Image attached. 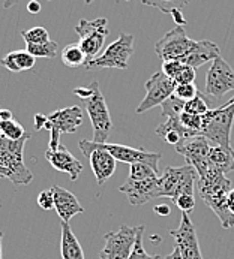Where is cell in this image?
<instances>
[{
    "label": "cell",
    "mask_w": 234,
    "mask_h": 259,
    "mask_svg": "<svg viewBox=\"0 0 234 259\" xmlns=\"http://www.w3.org/2000/svg\"><path fill=\"white\" fill-rule=\"evenodd\" d=\"M51 190H53V196H54V210H56L57 216L62 219V222L69 223V221L74 216L84 213L83 205L78 202V198L72 192L57 185L53 186Z\"/></svg>",
    "instance_id": "19"
},
{
    "label": "cell",
    "mask_w": 234,
    "mask_h": 259,
    "mask_svg": "<svg viewBox=\"0 0 234 259\" xmlns=\"http://www.w3.org/2000/svg\"><path fill=\"white\" fill-rule=\"evenodd\" d=\"M33 123H35V129L36 131L44 129L45 124H47V115L45 114H36L35 118H33Z\"/></svg>",
    "instance_id": "40"
},
{
    "label": "cell",
    "mask_w": 234,
    "mask_h": 259,
    "mask_svg": "<svg viewBox=\"0 0 234 259\" xmlns=\"http://www.w3.org/2000/svg\"><path fill=\"white\" fill-rule=\"evenodd\" d=\"M234 123V98L225 105L210 110L203 115L200 135L213 146L231 147V129Z\"/></svg>",
    "instance_id": "3"
},
{
    "label": "cell",
    "mask_w": 234,
    "mask_h": 259,
    "mask_svg": "<svg viewBox=\"0 0 234 259\" xmlns=\"http://www.w3.org/2000/svg\"><path fill=\"white\" fill-rule=\"evenodd\" d=\"M158 179L149 180H131L126 179V182L119 187L122 193L126 195L131 205H143L158 196Z\"/></svg>",
    "instance_id": "17"
},
{
    "label": "cell",
    "mask_w": 234,
    "mask_h": 259,
    "mask_svg": "<svg viewBox=\"0 0 234 259\" xmlns=\"http://www.w3.org/2000/svg\"><path fill=\"white\" fill-rule=\"evenodd\" d=\"M210 147L212 143L209 140H206L201 135H195L185 140L182 144L176 146V151L185 157L188 165L194 166L198 176H203L212 166V162L209 159Z\"/></svg>",
    "instance_id": "13"
},
{
    "label": "cell",
    "mask_w": 234,
    "mask_h": 259,
    "mask_svg": "<svg viewBox=\"0 0 234 259\" xmlns=\"http://www.w3.org/2000/svg\"><path fill=\"white\" fill-rule=\"evenodd\" d=\"M29 138V132L18 141H11L0 135V179H8L15 186H26L33 180L23 157L24 146Z\"/></svg>",
    "instance_id": "2"
},
{
    "label": "cell",
    "mask_w": 234,
    "mask_h": 259,
    "mask_svg": "<svg viewBox=\"0 0 234 259\" xmlns=\"http://www.w3.org/2000/svg\"><path fill=\"white\" fill-rule=\"evenodd\" d=\"M126 2H129V0H126Z\"/></svg>",
    "instance_id": "50"
},
{
    "label": "cell",
    "mask_w": 234,
    "mask_h": 259,
    "mask_svg": "<svg viewBox=\"0 0 234 259\" xmlns=\"http://www.w3.org/2000/svg\"><path fill=\"white\" fill-rule=\"evenodd\" d=\"M36 57H33L27 50H15L8 53L3 59H0V65L6 68L9 72H24L33 69Z\"/></svg>",
    "instance_id": "21"
},
{
    "label": "cell",
    "mask_w": 234,
    "mask_h": 259,
    "mask_svg": "<svg viewBox=\"0 0 234 259\" xmlns=\"http://www.w3.org/2000/svg\"><path fill=\"white\" fill-rule=\"evenodd\" d=\"M27 11H29L30 14H38L39 11H41V5H39L38 0H30V2L27 3Z\"/></svg>",
    "instance_id": "43"
},
{
    "label": "cell",
    "mask_w": 234,
    "mask_h": 259,
    "mask_svg": "<svg viewBox=\"0 0 234 259\" xmlns=\"http://www.w3.org/2000/svg\"><path fill=\"white\" fill-rule=\"evenodd\" d=\"M92 92H93V89H92V84H90V85H87V87H75V89H74V95H75V96H78L81 101L87 99V98L92 95Z\"/></svg>",
    "instance_id": "39"
},
{
    "label": "cell",
    "mask_w": 234,
    "mask_h": 259,
    "mask_svg": "<svg viewBox=\"0 0 234 259\" xmlns=\"http://www.w3.org/2000/svg\"><path fill=\"white\" fill-rule=\"evenodd\" d=\"M83 124V110L74 105L62 108L47 115V124L44 129L56 134H74Z\"/></svg>",
    "instance_id": "16"
},
{
    "label": "cell",
    "mask_w": 234,
    "mask_h": 259,
    "mask_svg": "<svg viewBox=\"0 0 234 259\" xmlns=\"http://www.w3.org/2000/svg\"><path fill=\"white\" fill-rule=\"evenodd\" d=\"M134 35L120 33L113 44H110L105 51L98 56L96 59L87 62L84 66L87 71H98V69H128V62L134 54Z\"/></svg>",
    "instance_id": "6"
},
{
    "label": "cell",
    "mask_w": 234,
    "mask_h": 259,
    "mask_svg": "<svg viewBox=\"0 0 234 259\" xmlns=\"http://www.w3.org/2000/svg\"><path fill=\"white\" fill-rule=\"evenodd\" d=\"M144 87H146V96L141 101V104L137 107L135 110L137 114H143L158 105H162L171 95H174L177 84L174 82V79L168 78L162 71H159L146 81Z\"/></svg>",
    "instance_id": "12"
},
{
    "label": "cell",
    "mask_w": 234,
    "mask_h": 259,
    "mask_svg": "<svg viewBox=\"0 0 234 259\" xmlns=\"http://www.w3.org/2000/svg\"><path fill=\"white\" fill-rule=\"evenodd\" d=\"M0 135L11 140V141H18L27 135L26 129L14 118L11 120H3L0 121Z\"/></svg>",
    "instance_id": "25"
},
{
    "label": "cell",
    "mask_w": 234,
    "mask_h": 259,
    "mask_svg": "<svg viewBox=\"0 0 234 259\" xmlns=\"http://www.w3.org/2000/svg\"><path fill=\"white\" fill-rule=\"evenodd\" d=\"M156 177H159L158 172L147 163L138 162V163L129 165V177L128 179H131V180H149V179H156Z\"/></svg>",
    "instance_id": "28"
},
{
    "label": "cell",
    "mask_w": 234,
    "mask_h": 259,
    "mask_svg": "<svg viewBox=\"0 0 234 259\" xmlns=\"http://www.w3.org/2000/svg\"><path fill=\"white\" fill-rule=\"evenodd\" d=\"M173 202L176 204L177 208H180L182 211L189 214L195 208V195H182L177 199H174Z\"/></svg>",
    "instance_id": "37"
},
{
    "label": "cell",
    "mask_w": 234,
    "mask_h": 259,
    "mask_svg": "<svg viewBox=\"0 0 234 259\" xmlns=\"http://www.w3.org/2000/svg\"><path fill=\"white\" fill-rule=\"evenodd\" d=\"M171 15H173V18H174V21H176L177 26H183V27L186 26V20H185L182 11H173Z\"/></svg>",
    "instance_id": "41"
},
{
    "label": "cell",
    "mask_w": 234,
    "mask_h": 259,
    "mask_svg": "<svg viewBox=\"0 0 234 259\" xmlns=\"http://www.w3.org/2000/svg\"><path fill=\"white\" fill-rule=\"evenodd\" d=\"M227 201H228V207H230L231 213H233V214H234V187H231V190L228 192Z\"/></svg>",
    "instance_id": "45"
},
{
    "label": "cell",
    "mask_w": 234,
    "mask_h": 259,
    "mask_svg": "<svg viewBox=\"0 0 234 259\" xmlns=\"http://www.w3.org/2000/svg\"><path fill=\"white\" fill-rule=\"evenodd\" d=\"M92 2H93V0H84V3H86V5H90Z\"/></svg>",
    "instance_id": "48"
},
{
    "label": "cell",
    "mask_w": 234,
    "mask_h": 259,
    "mask_svg": "<svg viewBox=\"0 0 234 259\" xmlns=\"http://www.w3.org/2000/svg\"><path fill=\"white\" fill-rule=\"evenodd\" d=\"M198 93H200V92H198V89H197L195 84H180V85H177L176 90H174V95H176L179 99L185 101V102H188V101L197 98Z\"/></svg>",
    "instance_id": "34"
},
{
    "label": "cell",
    "mask_w": 234,
    "mask_h": 259,
    "mask_svg": "<svg viewBox=\"0 0 234 259\" xmlns=\"http://www.w3.org/2000/svg\"><path fill=\"white\" fill-rule=\"evenodd\" d=\"M138 226L132 228L128 225L120 226L117 231L105 234V244L99 253V259H129L135 241H137Z\"/></svg>",
    "instance_id": "8"
},
{
    "label": "cell",
    "mask_w": 234,
    "mask_h": 259,
    "mask_svg": "<svg viewBox=\"0 0 234 259\" xmlns=\"http://www.w3.org/2000/svg\"><path fill=\"white\" fill-rule=\"evenodd\" d=\"M210 162L221 169L224 174H228L234 171V150L233 147H222V146H213L209 151Z\"/></svg>",
    "instance_id": "23"
},
{
    "label": "cell",
    "mask_w": 234,
    "mask_h": 259,
    "mask_svg": "<svg viewBox=\"0 0 234 259\" xmlns=\"http://www.w3.org/2000/svg\"><path fill=\"white\" fill-rule=\"evenodd\" d=\"M78 147L86 157H89L90 166L96 177L98 186H102L107 180H110L113 177V174L116 171L117 160L107 150L98 147L96 143L87 141V140H81L78 143Z\"/></svg>",
    "instance_id": "11"
},
{
    "label": "cell",
    "mask_w": 234,
    "mask_h": 259,
    "mask_svg": "<svg viewBox=\"0 0 234 259\" xmlns=\"http://www.w3.org/2000/svg\"><path fill=\"white\" fill-rule=\"evenodd\" d=\"M162 259H185L182 256V253H180V250H179V247L177 246H174V250L170 253V255H167L165 258Z\"/></svg>",
    "instance_id": "44"
},
{
    "label": "cell",
    "mask_w": 234,
    "mask_h": 259,
    "mask_svg": "<svg viewBox=\"0 0 234 259\" xmlns=\"http://www.w3.org/2000/svg\"><path fill=\"white\" fill-rule=\"evenodd\" d=\"M153 210H155L156 214H159V216H168L171 213V210H170V207L167 204H158V205H155Z\"/></svg>",
    "instance_id": "42"
},
{
    "label": "cell",
    "mask_w": 234,
    "mask_h": 259,
    "mask_svg": "<svg viewBox=\"0 0 234 259\" xmlns=\"http://www.w3.org/2000/svg\"><path fill=\"white\" fill-rule=\"evenodd\" d=\"M21 37L24 39V42L27 45L30 44H44V42H48L50 40V35L47 32L45 27H32V29H27V30H23L21 32Z\"/></svg>",
    "instance_id": "29"
},
{
    "label": "cell",
    "mask_w": 234,
    "mask_h": 259,
    "mask_svg": "<svg viewBox=\"0 0 234 259\" xmlns=\"http://www.w3.org/2000/svg\"><path fill=\"white\" fill-rule=\"evenodd\" d=\"M18 2H20V0H5L3 8H5V9H9V8H12V6H15Z\"/></svg>",
    "instance_id": "46"
},
{
    "label": "cell",
    "mask_w": 234,
    "mask_h": 259,
    "mask_svg": "<svg viewBox=\"0 0 234 259\" xmlns=\"http://www.w3.org/2000/svg\"><path fill=\"white\" fill-rule=\"evenodd\" d=\"M38 205L44 211H50L51 208H54V196H53V190H42L36 198Z\"/></svg>",
    "instance_id": "36"
},
{
    "label": "cell",
    "mask_w": 234,
    "mask_h": 259,
    "mask_svg": "<svg viewBox=\"0 0 234 259\" xmlns=\"http://www.w3.org/2000/svg\"><path fill=\"white\" fill-rule=\"evenodd\" d=\"M183 62L180 60H170V62H164L162 63V72L167 75L168 78L174 79L176 75L180 72V69L183 68Z\"/></svg>",
    "instance_id": "38"
},
{
    "label": "cell",
    "mask_w": 234,
    "mask_h": 259,
    "mask_svg": "<svg viewBox=\"0 0 234 259\" xmlns=\"http://www.w3.org/2000/svg\"><path fill=\"white\" fill-rule=\"evenodd\" d=\"M180 123L183 124V127H186L194 135H200L201 126H203V115L183 111L180 114Z\"/></svg>",
    "instance_id": "32"
},
{
    "label": "cell",
    "mask_w": 234,
    "mask_h": 259,
    "mask_svg": "<svg viewBox=\"0 0 234 259\" xmlns=\"http://www.w3.org/2000/svg\"><path fill=\"white\" fill-rule=\"evenodd\" d=\"M92 89H93L92 95L87 99H84L86 111H87V115H89V118L92 121V127H93V140L92 141L98 143V144H104V143H107V140L110 137V132L113 129V121L110 117L105 98L101 93L99 82L93 81Z\"/></svg>",
    "instance_id": "5"
},
{
    "label": "cell",
    "mask_w": 234,
    "mask_h": 259,
    "mask_svg": "<svg viewBox=\"0 0 234 259\" xmlns=\"http://www.w3.org/2000/svg\"><path fill=\"white\" fill-rule=\"evenodd\" d=\"M195 78H197V69L189 66V65H183L180 72L176 75L174 82L177 85H180V84H194Z\"/></svg>",
    "instance_id": "35"
},
{
    "label": "cell",
    "mask_w": 234,
    "mask_h": 259,
    "mask_svg": "<svg viewBox=\"0 0 234 259\" xmlns=\"http://www.w3.org/2000/svg\"><path fill=\"white\" fill-rule=\"evenodd\" d=\"M75 33L80 37V47L87 56V62L101 56L105 39L110 33L107 18L96 20H80L75 26Z\"/></svg>",
    "instance_id": "7"
},
{
    "label": "cell",
    "mask_w": 234,
    "mask_h": 259,
    "mask_svg": "<svg viewBox=\"0 0 234 259\" xmlns=\"http://www.w3.org/2000/svg\"><path fill=\"white\" fill-rule=\"evenodd\" d=\"M2 240H3V232L0 231V259L3 258V253H2Z\"/></svg>",
    "instance_id": "47"
},
{
    "label": "cell",
    "mask_w": 234,
    "mask_h": 259,
    "mask_svg": "<svg viewBox=\"0 0 234 259\" xmlns=\"http://www.w3.org/2000/svg\"><path fill=\"white\" fill-rule=\"evenodd\" d=\"M185 101L179 99L176 95H171L161 107H162V115L170 117V115H180L185 111Z\"/></svg>",
    "instance_id": "31"
},
{
    "label": "cell",
    "mask_w": 234,
    "mask_h": 259,
    "mask_svg": "<svg viewBox=\"0 0 234 259\" xmlns=\"http://www.w3.org/2000/svg\"><path fill=\"white\" fill-rule=\"evenodd\" d=\"M33 57H42V59H54L57 56L59 45L56 40H48L44 44H30L26 48Z\"/></svg>",
    "instance_id": "26"
},
{
    "label": "cell",
    "mask_w": 234,
    "mask_h": 259,
    "mask_svg": "<svg viewBox=\"0 0 234 259\" xmlns=\"http://www.w3.org/2000/svg\"><path fill=\"white\" fill-rule=\"evenodd\" d=\"M197 190L204 204L218 216L221 226L224 229L234 228V214L227 201L228 192L231 190V182L227 179V174L212 163L207 172L197 179Z\"/></svg>",
    "instance_id": "1"
},
{
    "label": "cell",
    "mask_w": 234,
    "mask_h": 259,
    "mask_svg": "<svg viewBox=\"0 0 234 259\" xmlns=\"http://www.w3.org/2000/svg\"><path fill=\"white\" fill-rule=\"evenodd\" d=\"M185 111L191 112V114H197V115H204L210 111L209 108V101H207V96L203 95V93H198V96L188 101L185 104Z\"/></svg>",
    "instance_id": "30"
},
{
    "label": "cell",
    "mask_w": 234,
    "mask_h": 259,
    "mask_svg": "<svg viewBox=\"0 0 234 259\" xmlns=\"http://www.w3.org/2000/svg\"><path fill=\"white\" fill-rule=\"evenodd\" d=\"M143 5L158 8L164 14H171L173 11H182L192 0H141Z\"/></svg>",
    "instance_id": "27"
},
{
    "label": "cell",
    "mask_w": 234,
    "mask_h": 259,
    "mask_svg": "<svg viewBox=\"0 0 234 259\" xmlns=\"http://www.w3.org/2000/svg\"><path fill=\"white\" fill-rule=\"evenodd\" d=\"M194 45V40L186 35L183 26H176L173 30L165 33L155 45V53L162 62L170 60H183L191 48Z\"/></svg>",
    "instance_id": "9"
},
{
    "label": "cell",
    "mask_w": 234,
    "mask_h": 259,
    "mask_svg": "<svg viewBox=\"0 0 234 259\" xmlns=\"http://www.w3.org/2000/svg\"><path fill=\"white\" fill-rule=\"evenodd\" d=\"M170 235L174 238L176 246L179 247L182 256L185 259H204L201 255L197 231L188 213L182 211V219L177 229H171Z\"/></svg>",
    "instance_id": "14"
},
{
    "label": "cell",
    "mask_w": 234,
    "mask_h": 259,
    "mask_svg": "<svg viewBox=\"0 0 234 259\" xmlns=\"http://www.w3.org/2000/svg\"><path fill=\"white\" fill-rule=\"evenodd\" d=\"M98 144V143H96ZM98 147L107 150L117 162H123V163H147L149 166H152L156 172L159 171V160L162 159V153H153V151H147L144 148H134L128 147V146H122V144H98Z\"/></svg>",
    "instance_id": "15"
},
{
    "label": "cell",
    "mask_w": 234,
    "mask_h": 259,
    "mask_svg": "<svg viewBox=\"0 0 234 259\" xmlns=\"http://www.w3.org/2000/svg\"><path fill=\"white\" fill-rule=\"evenodd\" d=\"M143 232H144V225L138 226V234H137V241L134 246V250L131 253L129 259H162L159 255H149L144 247H143Z\"/></svg>",
    "instance_id": "33"
},
{
    "label": "cell",
    "mask_w": 234,
    "mask_h": 259,
    "mask_svg": "<svg viewBox=\"0 0 234 259\" xmlns=\"http://www.w3.org/2000/svg\"><path fill=\"white\" fill-rule=\"evenodd\" d=\"M0 111H2V107H0Z\"/></svg>",
    "instance_id": "49"
},
{
    "label": "cell",
    "mask_w": 234,
    "mask_h": 259,
    "mask_svg": "<svg viewBox=\"0 0 234 259\" xmlns=\"http://www.w3.org/2000/svg\"><path fill=\"white\" fill-rule=\"evenodd\" d=\"M198 174L192 165L168 166L158 179V196L177 199L182 195H195Z\"/></svg>",
    "instance_id": "4"
},
{
    "label": "cell",
    "mask_w": 234,
    "mask_h": 259,
    "mask_svg": "<svg viewBox=\"0 0 234 259\" xmlns=\"http://www.w3.org/2000/svg\"><path fill=\"white\" fill-rule=\"evenodd\" d=\"M45 159L50 162V165L60 171V172H65L69 176V179L72 182H75L78 179V176L81 174L83 171V163L78 160L77 157L65 147L63 144H60L57 150H50L47 148L45 151Z\"/></svg>",
    "instance_id": "18"
},
{
    "label": "cell",
    "mask_w": 234,
    "mask_h": 259,
    "mask_svg": "<svg viewBox=\"0 0 234 259\" xmlns=\"http://www.w3.org/2000/svg\"><path fill=\"white\" fill-rule=\"evenodd\" d=\"M221 56L219 47L212 40H194V45L189 51V54L182 60L185 65H189L192 68H200L207 62H213Z\"/></svg>",
    "instance_id": "20"
},
{
    "label": "cell",
    "mask_w": 234,
    "mask_h": 259,
    "mask_svg": "<svg viewBox=\"0 0 234 259\" xmlns=\"http://www.w3.org/2000/svg\"><path fill=\"white\" fill-rule=\"evenodd\" d=\"M62 259H84L83 247L74 235L69 223L62 222V240H60Z\"/></svg>",
    "instance_id": "22"
},
{
    "label": "cell",
    "mask_w": 234,
    "mask_h": 259,
    "mask_svg": "<svg viewBox=\"0 0 234 259\" xmlns=\"http://www.w3.org/2000/svg\"><path fill=\"white\" fill-rule=\"evenodd\" d=\"M228 92H234V71L227 60L219 56L212 62V66L206 74L204 93L206 96L221 99Z\"/></svg>",
    "instance_id": "10"
},
{
    "label": "cell",
    "mask_w": 234,
    "mask_h": 259,
    "mask_svg": "<svg viewBox=\"0 0 234 259\" xmlns=\"http://www.w3.org/2000/svg\"><path fill=\"white\" fill-rule=\"evenodd\" d=\"M62 62L68 68H78L87 63V56L81 50L80 44H68L62 51Z\"/></svg>",
    "instance_id": "24"
}]
</instances>
